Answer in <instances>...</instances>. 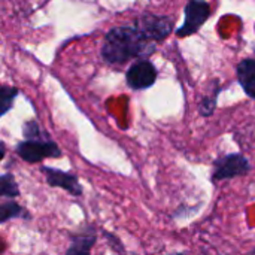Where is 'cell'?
I'll return each mask as SVG.
<instances>
[{"instance_id":"6","label":"cell","mask_w":255,"mask_h":255,"mask_svg":"<svg viewBox=\"0 0 255 255\" xmlns=\"http://www.w3.org/2000/svg\"><path fill=\"white\" fill-rule=\"evenodd\" d=\"M158 78V70L149 60H137L126 72V82L134 91L151 88Z\"/></svg>"},{"instance_id":"18","label":"cell","mask_w":255,"mask_h":255,"mask_svg":"<svg viewBox=\"0 0 255 255\" xmlns=\"http://www.w3.org/2000/svg\"><path fill=\"white\" fill-rule=\"evenodd\" d=\"M172 255H185V254H181V253H176V254H172Z\"/></svg>"},{"instance_id":"8","label":"cell","mask_w":255,"mask_h":255,"mask_svg":"<svg viewBox=\"0 0 255 255\" xmlns=\"http://www.w3.org/2000/svg\"><path fill=\"white\" fill-rule=\"evenodd\" d=\"M94 224H85L79 230L69 232V247L64 255H91L97 242V232Z\"/></svg>"},{"instance_id":"5","label":"cell","mask_w":255,"mask_h":255,"mask_svg":"<svg viewBox=\"0 0 255 255\" xmlns=\"http://www.w3.org/2000/svg\"><path fill=\"white\" fill-rule=\"evenodd\" d=\"M184 24L176 28L178 37H188L196 34L212 15V9L206 0H188L184 7Z\"/></svg>"},{"instance_id":"7","label":"cell","mask_w":255,"mask_h":255,"mask_svg":"<svg viewBox=\"0 0 255 255\" xmlns=\"http://www.w3.org/2000/svg\"><path fill=\"white\" fill-rule=\"evenodd\" d=\"M40 173L43 175L48 187L51 188H61L63 191L69 193L73 197H81L84 193L82 185L79 184V179L75 173H69L55 167L49 166H40Z\"/></svg>"},{"instance_id":"15","label":"cell","mask_w":255,"mask_h":255,"mask_svg":"<svg viewBox=\"0 0 255 255\" xmlns=\"http://www.w3.org/2000/svg\"><path fill=\"white\" fill-rule=\"evenodd\" d=\"M102 236L106 239V242H108L109 248H111V250H112L115 254H118V255L126 254L124 245L121 244V241H120V238H118V236H115L114 233H111V232H106V230H102Z\"/></svg>"},{"instance_id":"14","label":"cell","mask_w":255,"mask_h":255,"mask_svg":"<svg viewBox=\"0 0 255 255\" xmlns=\"http://www.w3.org/2000/svg\"><path fill=\"white\" fill-rule=\"evenodd\" d=\"M22 134L24 139L27 140H43V139H51L49 133H46L36 120H30L24 124L22 127Z\"/></svg>"},{"instance_id":"13","label":"cell","mask_w":255,"mask_h":255,"mask_svg":"<svg viewBox=\"0 0 255 255\" xmlns=\"http://www.w3.org/2000/svg\"><path fill=\"white\" fill-rule=\"evenodd\" d=\"M21 194L16 179L12 173L0 175V197H6L9 200H15Z\"/></svg>"},{"instance_id":"3","label":"cell","mask_w":255,"mask_h":255,"mask_svg":"<svg viewBox=\"0 0 255 255\" xmlns=\"http://www.w3.org/2000/svg\"><path fill=\"white\" fill-rule=\"evenodd\" d=\"M133 25L149 40L154 43L163 42L169 37L173 31L175 21L166 15H155V13H143L134 19Z\"/></svg>"},{"instance_id":"10","label":"cell","mask_w":255,"mask_h":255,"mask_svg":"<svg viewBox=\"0 0 255 255\" xmlns=\"http://www.w3.org/2000/svg\"><path fill=\"white\" fill-rule=\"evenodd\" d=\"M31 220L30 212L22 208L15 200H6L4 203H0V226L10 221V220Z\"/></svg>"},{"instance_id":"11","label":"cell","mask_w":255,"mask_h":255,"mask_svg":"<svg viewBox=\"0 0 255 255\" xmlns=\"http://www.w3.org/2000/svg\"><path fill=\"white\" fill-rule=\"evenodd\" d=\"M221 93V85L220 82L215 79L212 81V90L209 94H206L200 103H199V114L202 117H211L214 112H215V108H217V102H218V96Z\"/></svg>"},{"instance_id":"2","label":"cell","mask_w":255,"mask_h":255,"mask_svg":"<svg viewBox=\"0 0 255 255\" xmlns=\"http://www.w3.org/2000/svg\"><path fill=\"white\" fill-rule=\"evenodd\" d=\"M15 154L25 163L36 164L43 161L45 158H60L63 157V151L52 139L43 140H21L15 146Z\"/></svg>"},{"instance_id":"17","label":"cell","mask_w":255,"mask_h":255,"mask_svg":"<svg viewBox=\"0 0 255 255\" xmlns=\"http://www.w3.org/2000/svg\"><path fill=\"white\" fill-rule=\"evenodd\" d=\"M248 255H255V248H254V250H253V251H251V253H250V254H248Z\"/></svg>"},{"instance_id":"1","label":"cell","mask_w":255,"mask_h":255,"mask_svg":"<svg viewBox=\"0 0 255 255\" xmlns=\"http://www.w3.org/2000/svg\"><path fill=\"white\" fill-rule=\"evenodd\" d=\"M157 51V43L149 42L133 24L112 27L100 49L102 58L111 66H121L130 60H148Z\"/></svg>"},{"instance_id":"9","label":"cell","mask_w":255,"mask_h":255,"mask_svg":"<svg viewBox=\"0 0 255 255\" xmlns=\"http://www.w3.org/2000/svg\"><path fill=\"white\" fill-rule=\"evenodd\" d=\"M236 78L245 94L255 100V58H244L238 64Z\"/></svg>"},{"instance_id":"4","label":"cell","mask_w":255,"mask_h":255,"mask_svg":"<svg viewBox=\"0 0 255 255\" xmlns=\"http://www.w3.org/2000/svg\"><path fill=\"white\" fill-rule=\"evenodd\" d=\"M250 172H251V163L244 154H239V152L226 154V155L218 157L214 161L212 181L223 182V181L244 176Z\"/></svg>"},{"instance_id":"12","label":"cell","mask_w":255,"mask_h":255,"mask_svg":"<svg viewBox=\"0 0 255 255\" xmlns=\"http://www.w3.org/2000/svg\"><path fill=\"white\" fill-rule=\"evenodd\" d=\"M19 90L12 85H0V118L4 117L15 103V99L18 97Z\"/></svg>"},{"instance_id":"16","label":"cell","mask_w":255,"mask_h":255,"mask_svg":"<svg viewBox=\"0 0 255 255\" xmlns=\"http://www.w3.org/2000/svg\"><path fill=\"white\" fill-rule=\"evenodd\" d=\"M4 157H6V145L0 140V163Z\"/></svg>"}]
</instances>
